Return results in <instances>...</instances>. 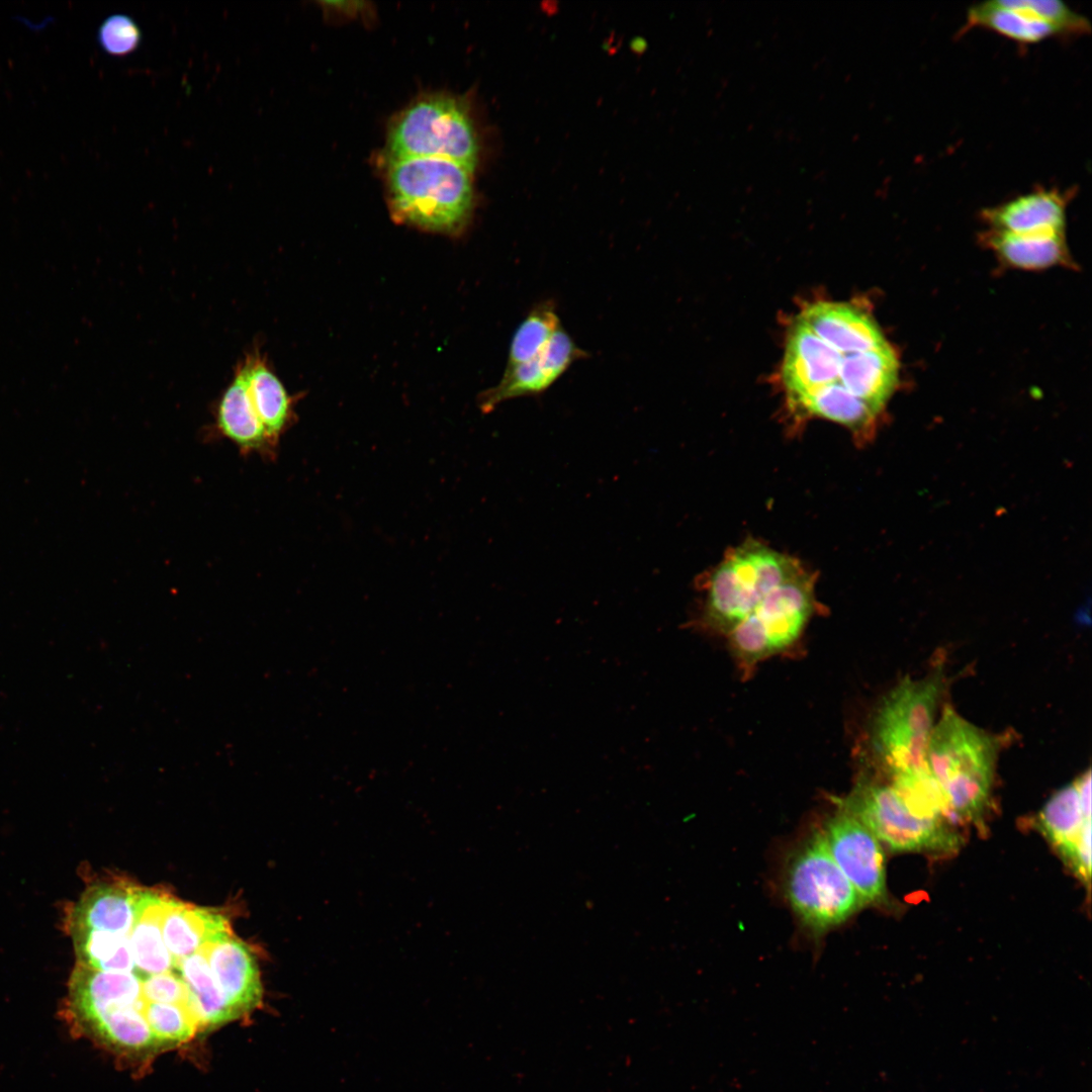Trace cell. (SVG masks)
<instances>
[{
    "instance_id": "obj_1",
    "label": "cell",
    "mask_w": 1092,
    "mask_h": 1092,
    "mask_svg": "<svg viewBox=\"0 0 1092 1092\" xmlns=\"http://www.w3.org/2000/svg\"><path fill=\"white\" fill-rule=\"evenodd\" d=\"M897 353L874 316L852 301L815 299L788 325L778 381L799 419H822L874 437L899 382Z\"/></svg>"
},
{
    "instance_id": "obj_2",
    "label": "cell",
    "mask_w": 1092,
    "mask_h": 1092,
    "mask_svg": "<svg viewBox=\"0 0 1092 1092\" xmlns=\"http://www.w3.org/2000/svg\"><path fill=\"white\" fill-rule=\"evenodd\" d=\"M997 743L983 729L944 708L934 724L926 766L938 785L953 821L979 820L988 807Z\"/></svg>"
},
{
    "instance_id": "obj_3",
    "label": "cell",
    "mask_w": 1092,
    "mask_h": 1092,
    "mask_svg": "<svg viewBox=\"0 0 1092 1092\" xmlns=\"http://www.w3.org/2000/svg\"><path fill=\"white\" fill-rule=\"evenodd\" d=\"M470 173L441 158L391 159L387 178L393 215L425 231L460 234L474 207Z\"/></svg>"
},
{
    "instance_id": "obj_4",
    "label": "cell",
    "mask_w": 1092,
    "mask_h": 1092,
    "mask_svg": "<svg viewBox=\"0 0 1092 1092\" xmlns=\"http://www.w3.org/2000/svg\"><path fill=\"white\" fill-rule=\"evenodd\" d=\"M804 568L798 559L762 542L751 539L741 543L705 575L698 624L726 635L772 589Z\"/></svg>"
},
{
    "instance_id": "obj_5",
    "label": "cell",
    "mask_w": 1092,
    "mask_h": 1092,
    "mask_svg": "<svg viewBox=\"0 0 1092 1092\" xmlns=\"http://www.w3.org/2000/svg\"><path fill=\"white\" fill-rule=\"evenodd\" d=\"M942 689V674L936 670L923 678H903L883 700L874 720L872 745L889 777L926 766Z\"/></svg>"
},
{
    "instance_id": "obj_6",
    "label": "cell",
    "mask_w": 1092,
    "mask_h": 1092,
    "mask_svg": "<svg viewBox=\"0 0 1092 1092\" xmlns=\"http://www.w3.org/2000/svg\"><path fill=\"white\" fill-rule=\"evenodd\" d=\"M815 580L816 575L804 568L772 589L726 634L730 652L743 676L800 639L817 607Z\"/></svg>"
},
{
    "instance_id": "obj_7",
    "label": "cell",
    "mask_w": 1092,
    "mask_h": 1092,
    "mask_svg": "<svg viewBox=\"0 0 1092 1092\" xmlns=\"http://www.w3.org/2000/svg\"><path fill=\"white\" fill-rule=\"evenodd\" d=\"M391 159L441 158L472 172L478 162L479 143L466 105L447 95L422 98L392 123L388 133Z\"/></svg>"
},
{
    "instance_id": "obj_8",
    "label": "cell",
    "mask_w": 1092,
    "mask_h": 1092,
    "mask_svg": "<svg viewBox=\"0 0 1092 1092\" xmlns=\"http://www.w3.org/2000/svg\"><path fill=\"white\" fill-rule=\"evenodd\" d=\"M785 892L796 915L815 932L840 925L864 905L829 853L822 831L814 832L793 852Z\"/></svg>"
},
{
    "instance_id": "obj_9",
    "label": "cell",
    "mask_w": 1092,
    "mask_h": 1092,
    "mask_svg": "<svg viewBox=\"0 0 1092 1092\" xmlns=\"http://www.w3.org/2000/svg\"><path fill=\"white\" fill-rule=\"evenodd\" d=\"M893 851L947 853L958 849L961 835L948 821L913 812L889 784L862 778L838 801Z\"/></svg>"
},
{
    "instance_id": "obj_10",
    "label": "cell",
    "mask_w": 1092,
    "mask_h": 1092,
    "mask_svg": "<svg viewBox=\"0 0 1092 1092\" xmlns=\"http://www.w3.org/2000/svg\"><path fill=\"white\" fill-rule=\"evenodd\" d=\"M822 834L829 853L863 904L882 902L886 898L885 854L872 831L838 806Z\"/></svg>"
},
{
    "instance_id": "obj_11",
    "label": "cell",
    "mask_w": 1092,
    "mask_h": 1092,
    "mask_svg": "<svg viewBox=\"0 0 1092 1092\" xmlns=\"http://www.w3.org/2000/svg\"><path fill=\"white\" fill-rule=\"evenodd\" d=\"M1043 835L1078 878L1091 875V774L1088 769L1055 793L1037 816Z\"/></svg>"
},
{
    "instance_id": "obj_12",
    "label": "cell",
    "mask_w": 1092,
    "mask_h": 1092,
    "mask_svg": "<svg viewBox=\"0 0 1092 1092\" xmlns=\"http://www.w3.org/2000/svg\"><path fill=\"white\" fill-rule=\"evenodd\" d=\"M588 354L562 329L535 358L507 367L500 381L479 396V406L489 413L508 399L538 395L556 382L577 360Z\"/></svg>"
},
{
    "instance_id": "obj_13",
    "label": "cell",
    "mask_w": 1092,
    "mask_h": 1092,
    "mask_svg": "<svg viewBox=\"0 0 1092 1092\" xmlns=\"http://www.w3.org/2000/svg\"><path fill=\"white\" fill-rule=\"evenodd\" d=\"M213 430L232 442L243 455L257 454L272 459L276 448L252 403L242 362L217 398L213 408Z\"/></svg>"
},
{
    "instance_id": "obj_14",
    "label": "cell",
    "mask_w": 1092,
    "mask_h": 1092,
    "mask_svg": "<svg viewBox=\"0 0 1092 1092\" xmlns=\"http://www.w3.org/2000/svg\"><path fill=\"white\" fill-rule=\"evenodd\" d=\"M143 888L128 882H97L74 904L70 931H103L129 936Z\"/></svg>"
},
{
    "instance_id": "obj_15",
    "label": "cell",
    "mask_w": 1092,
    "mask_h": 1092,
    "mask_svg": "<svg viewBox=\"0 0 1092 1092\" xmlns=\"http://www.w3.org/2000/svg\"><path fill=\"white\" fill-rule=\"evenodd\" d=\"M1074 191L1037 187L981 212L989 229L1014 234L1065 233L1067 206Z\"/></svg>"
},
{
    "instance_id": "obj_16",
    "label": "cell",
    "mask_w": 1092,
    "mask_h": 1092,
    "mask_svg": "<svg viewBox=\"0 0 1092 1092\" xmlns=\"http://www.w3.org/2000/svg\"><path fill=\"white\" fill-rule=\"evenodd\" d=\"M203 949L213 978L239 1016L258 1007L263 988L250 947L230 934Z\"/></svg>"
},
{
    "instance_id": "obj_17",
    "label": "cell",
    "mask_w": 1092,
    "mask_h": 1092,
    "mask_svg": "<svg viewBox=\"0 0 1092 1092\" xmlns=\"http://www.w3.org/2000/svg\"><path fill=\"white\" fill-rule=\"evenodd\" d=\"M162 934L175 966L180 959L222 939L232 931L226 916L217 909L169 897L162 919Z\"/></svg>"
},
{
    "instance_id": "obj_18",
    "label": "cell",
    "mask_w": 1092,
    "mask_h": 1092,
    "mask_svg": "<svg viewBox=\"0 0 1092 1092\" xmlns=\"http://www.w3.org/2000/svg\"><path fill=\"white\" fill-rule=\"evenodd\" d=\"M980 237L997 259L1011 268L1037 271L1074 266L1065 233L1014 234L989 229Z\"/></svg>"
},
{
    "instance_id": "obj_19",
    "label": "cell",
    "mask_w": 1092,
    "mask_h": 1092,
    "mask_svg": "<svg viewBox=\"0 0 1092 1092\" xmlns=\"http://www.w3.org/2000/svg\"><path fill=\"white\" fill-rule=\"evenodd\" d=\"M981 27L1020 44H1032L1061 36L1055 26L1041 18L1031 0H993L969 8L961 31Z\"/></svg>"
},
{
    "instance_id": "obj_20",
    "label": "cell",
    "mask_w": 1092,
    "mask_h": 1092,
    "mask_svg": "<svg viewBox=\"0 0 1092 1092\" xmlns=\"http://www.w3.org/2000/svg\"><path fill=\"white\" fill-rule=\"evenodd\" d=\"M241 362L252 403L271 443L277 447L292 423V397L259 348L247 353Z\"/></svg>"
},
{
    "instance_id": "obj_21",
    "label": "cell",
    "mask_w": 1092,
    "mask_h": 1092,
    "mask_svg": "<svg viewBox=\"0 0 1092 1092\" xmlns=\"http://www.w3.org/2000/svg\"><path fill=\"white\" fill-rule=\"evenodd\" d=\"M169 897L156 890L142 889L129 933L134 974L141 979L174 971V961L162 934V919Z\"/></svg>"
},
{
    "instance_id": "obj_22",
    "label": "cell",
    "mask_w": 1092,
    "mask_h": 1092,
    "mask_svg": "<svg viewBox=\"0 0 1092 1092\" xmlns=\"http://www.w3.org/2000/svg\"><path fill=\"white\" fill-rule=\"evenodd\" d=\"M174 971L189 990L204 1030L240 1018L213 978L203 948L180 959Z\"/></svg>"
},
{
    "instance_id": "obj_23",
    "label": "cell",
    "mask_w": 1092,
    "mask_h": 1092,
    "mask_svg": "<svg viewBox=\"0 0 1092 1092\" xmlns=\"http://www.w3.org/2000/svg\"><path fill=\"white\" fill-rule=\"evenodd\" d=\"M77 964L115 973H134L129 936L103 931H70Z\"/></svg>"
},
{
    "instance_id": "obj_24",
    "label": "cell",
    "mask_w": 1092,
    "mask_h": 1092,
    "mask_svg": "<svg viewBox=\"0 0 1092 1092\" xmlns=\"http://www.w3.org/2000/svg\"><path fill=\"white\" fill-rule=\"evenodd\" d=\"M560 328V318L551 300L536 304L521 322L512 338L507 367L535 358Z\"/></svg>"
},
{
    "instance_id": "obj_25",
    "label": "cell",
    "mask_w": 1092,
    "mask_h": 1092,
    "mask_svg": "<svg viewBox=\"0 0 1092 1092\" xmlns=\"http://www.w3.org/2000/svg\"><path fill=\"white\" fill-rule=\"evenodd\" d=\"M142 40L138 23L128 15L115 13L107 16L97 30V41L108 55L123 57L135 51Z\"/></svg>"
},
{
    "instance_id": "obj_26",
    "label": "cell",
    "mask_w": 1092,
    "mask_h": 1092,
    "mask_svg": "<svg viewBox=\"0 0 1092 1092\" xmlns=\"http://www.w3.org/2000/svg\"><path fill=\"white\" fill-rule=\"evenodd\" d=\"M141 999L146 1004V1008L149 1004H172L185 1007L200 1021L189 990L175 971L142 978Z\"/></svg>"
}]
</instances>
